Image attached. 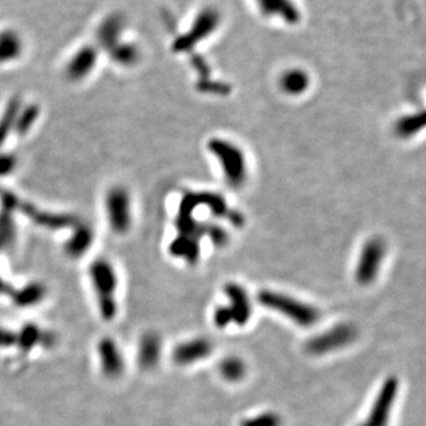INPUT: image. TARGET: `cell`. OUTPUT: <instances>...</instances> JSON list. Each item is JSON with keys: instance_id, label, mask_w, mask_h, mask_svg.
Segmentation results:
<instances>
[{"instance_id": "obj_3", "label": "cell", "mask_w": 426, "mask_h": 426, "mask_svg": "<svg viewBox=\"0 0 426 426\" xmlns=\"http://www.w3.org/2000/svg\"><path fill=\"white\" fill-rule=\"evenodd\" d=\"M105 216L110 230L116 235H126L133 224L131 195L123 186H113L105 195Z\"/></svg>"}, {"instance_id": "obj_8", "label": "cell", "mask_w": 426, "mask_h": 426, "mask_svg": "<svg viewBox=\"0 0 426 426\" xmlns=\"http://www.w3.org/2000/svg\"><path fill=\"white\" fill-rule=\"evenodd\" d=\"M99 60V51L95 47L87 45L79 49L70 58L66 68V79L73 82H79L92 74Z\"/></svg>"}, {"instance_id": "obj_10", "label": "cell", "mask_w": 426, "mask_h": 426, "mask_svg": "<svg viewBox=\"0 0 426 426\" xmlns=\"http://www.w3.org/2000/svg\"><path fill=\"white\" fill-rule=\"evenodd\" d=\"M211 351L212 346L208 340H191L175 347L173 359L179 365H188L208 357L211 354Z\"/></svg>"}, {"instance_id": "obj_1", "label": "cell", "mask_w": 426, "mask_h": 426, "mask_svg": "<svg viewBox=\"0 0 426 426\" xmlns=\"http://www.w3.org/2000/svg\"><path fill=\"white\" fill-rule=\"evenodd\" d=\"M89 276L95 290L101 316L105 321L113 320L118 312L116 292L118 281L116 270L108 260L99 258L90 264Z\"/></svg>"}, {"instance_id": "obj_30", "label": "cell", "mask_w": 426, "mask_h": 426, "mask_svg": "<svg viewBox=\"0 0 426 426\" xmlns=\"http://www.w3.org/2000/svg\"><path fill=\"white\" fill-rule=\"evenodd\" d=\"M234 321L232 320V315H231L230 309L227 307H222V308H218L214 313V323L218 327H225Z\"/></svg>"}, {"instance_id": "obj_17", "label": "cell", "mask_w": 426, "mask_h": 426, "mask_svg": "<svg viewBox=\"0 0 426 426\" xmlns=\"http://www.w3.org/2000/svg\"><path fill=\"white\" fill-rule=\"evenodd\" d=\"M160 340L155 334L145 335L139 346V361L145 368L157 364L160 357Z\"/></svg>"}, {"instance_id": "obj_18", "label": "cell", "mask_w": 426, "mask_h": 426, "mask_svg": "<svg viewBox=\"0 0 426 426\" xmlns=\"http://www.w3.org/2000/svg\"><path fill=\"white\" fill-rule=\"evenodd\" d=\"M22 108V102L16 97L11 99L6 105L1 116H0V148L3 147L5 141L14 129L18 113Z\"/></svg>"}, {"instance_id": "obj_13", "label": "cell", "mask_w": 426, "mask_h": 426, "mask_svg": "<svg viewBox=\"0 0 426 426\" xmlns=\"http://www.w3.org/2000/svg\"><path fill=\"white\" fill-rule=\"evenodd\" d=\"M73 234L64 244V250L68 256L71 258H81L89 251L94 242V234L90 227L77 223L75 225Z\"/></svg>"}, {"instance_id": "obj_7", "label": "cell", "mask_w": 426, "mask_h": 426, "mask_svg": "<svg viewBox=\"0 0 426 426\" xmlns=\"http://www.w3.org/2000/svg\"><path fill=\"white\" fill-rule=\"evenodd\" d=\"M17 211H21L23 214H25L37 225L49 229V230H62L66 227H75L79 223L70 214L44 211L30 203H22L21 200L18 203Z\"/></svg>"}, {"instance_id": "obj_24", "label": "cell", "mask_w": 426, "mask_h": 426, "mask_svg": "<svg viewBox=\"0 0 426 426\" xmlns=\"http://www.w3.org/2000/svg\"><path fill=\"white\" fill-rule=\"evenodd\" d=\"M309 79L307 75L299 70H292L283 76L281 86L284 92L290 95H300L308 88Z\"/></svg>"}, {"instance_id": "obj_15", "label": "cell", "mask_w": 426, "mask_h": 426, "mask_svg": "<svg viewBox=\"0 0 426 426\" xmlns=\"http://www.w3.org/2000/svg\"><path fill=\"white\" fill-rule=\"evenodd\" d=\"M23 42L17 32L4 30L0 32V63L14 61L22 55Z\"/></svg>"}, {"instance_id": "obj_31", "label": "cell", "mask_w": 426, "mask_h": 426, "mask_svg": "<svg viewBox=\"0 0 426 426\" xmlns=\"http://www.w3.org/2000/svg\"><path fill=\"white\" fill-rule=\"evenodd\" d=\"M17 342V333L9 331L5 328H0V347H12Z\"/></svg>"}, {"instance_id": "obj_4", "label": "cell", "mask_w": 426, "mask_h": 426, "mask_svg": "<svg viewBox=\"0 0 426 426\" xmlns=\"http://www.w3.org/2000/svg\"><path fill=\"white\" fill-rule=\"evenodd\" d=\"M209 148L213 155H216L221 161L227 183L231 186H240L245 180L247 167L243 153L240 148L221 139L211 140Z\"/></svg>"}, {"instance_id": "obj_26", "label": "cell", "mask_w": 426, "mask_h": 426, "mask_svg": "<svg viewBox=\"0 0 426 426\" xmlns=\"http://www.w3.org/2000/svg\"><path fill=\"white\" fill-rule=\"evenodd\" d=\"M281 419L274 413H262L256 417L244 421L242 426H279Z\"/></svg>"}, {"instance_id": "obj_9", "label": "cell", "mask_w": 426, "mask_h": 426, "mask_svg": "<svg viewBox=\"0 0 426 426\" xmlns=\"http://www.w3.org/2000/svg\"><path fill=\"white\" fill-rule=\"evenodd\" d=\"M126 27V19L120 14H113L105 17L96 32L97 43L107 51L120 43V38Z\"/></svg>"}, {"instance_id": "obj_12", "label": "cell", "mask_w": 426, "mask_h": 426, "mask_svg": "<svg viewBox=\"0 0 426 426\" xmlns=\"http://www.w3.org/2000/svg\"><path fill=\"white\" fill-rule=\"evenodd\" d=\"M101 367L105 375L118 377L123 371V360L118 346L112 339H103L99 344Z\"/></svg>"}, {"instance_id": "obj_21", "label": "cell", "mask_w": 426, "mask_h": 426, "mask_svg": "<svg viewBox=\"0 0 426 426\" xmlns=\"http://www.w3.org/2000/svg\"><path fill=\"white\" fill-rule=\"evenodd\" d=\"M108 53H110L112 60L121 66H133L140 58L139 49L131 43L120 42L112 50H109Z\"/></svg>"}, {"instance_id": "obj_25", "label": "cell", "mask_w": 426, "mask_h": 426, "mask_svg": "<svg viewBox=\"0 0 426 426\" xmlns=\"http://www.w3.org/2000/svg\"><path fill=\"white\" fill-rule=\"evenodd\" d=\"M221 373L229 381H237L243 378L245 374V366L243 361L237 358H227L221 364Z\"/></svg>"}, {"instance_id": "obj_11", "label": "cell", "mask_w": 426, "mask_h": 426, "mask_svg": "<svg viewBox=\"0 0 426 426\" xmlns=\"http://www.w3.org/2000/svg\"><path fill=\"white\" fill-rule=\"evenodd\" d=\"M227 297L230 299V309L232 320L237 325H244L248 322L251 315V305L249 301L248 294L238 284L230 283L225 288Z\"/></svg>"}, {"instance_id": "obj_5", "label": "cell", "mask_w": 426, "mask_h": 426, "mask_svg": "<svg viewBox=\"0 0 426 426\" xmlns=\"http://www.w3.org/2000/svg\"><path fill=\"white\" fill-rule=\"evenodd\" d=\"M384 255H385V245L381 240H371L366 243L355 271L358 282L361 284H368L377 277Z\"/></svg>"}, {"instance_id": "obj_16", "label": "cell", "mask_w": 426, "mask_h": 426, "mask_svg": "<svg viewBox=\"0 0 426 426\" xmlns=\"http://www.w3.org/2000/svg\"><path fill=\"white\" fill-rule=\"evenodd\" d=\"M45 294H47V288L44 287L43 284L30 283L18 290L14 289L11 299L14 301V303L19 307H29V305H37L38 302L43 300Z\"/></svg>"}, {"instance_id": "obj_20", "label": "cell", "mask_w": 426, "mask_h": 426, "mask_svg": "<svg viewBox=\"0 0 426 426\" xmlns=\"http://www.w3.org/2000/svg\"><path fill=\"white\" fill-rule=\"evenodd\" d=\"M12 213L3 209L0 211V253L12 248L17 240V229Z\"/></svg>"}, {"instance_id": "obj_23", "label": "cell", "mask_w": 426, "mask_h": 426, "mask_svg": "<svg viewBox=\"0 0 426 426\" xmlns=\"http://www.w3.org/2000/svg\"><path fill=\"white\" fill-rule=\"evenodd\" d=\"M425 126V114L417 113L408 115L397 122L396 133L401 138H411Z\"/></svg>"}, {"instance_id": "obj_22", "label": "cell", "mask_w": 426, "mask_h": 426, "mask_svg": "<svg viewBox=\"0 0 426 426\" xmlns=\"http://www.w3.org/2000/svg\"><path fill=\"white\" fill-rule=\"evenodd\" d=\"M40 116V107L37 105H30L25 108H21L18 113L14 131L18 136H24L35 126L36 121Z\"/></svg>"}, {"instance_id": "obj_2", "label": "cell", "mask_w": 426, "mask_h": 426, "mask_svg": "<svg viewBox=\"0 0 426 426\" xmlns=\"http://www.w3.org/2000/svg\"><path fill=\"white\" fill-rule=\"evenodd\" d=\"M258 301L262 305L279 312L302 327L313 326L320 316L318 309L279 292L263 290L258 295Z\"/></svg>"}, {"instance_id": "obj_19", "label": "cell", "mask_w": 426, "mask_h": 426, "mask_svg": "<svg viewBox=\"0 0 426 426\" xmlns=\"http://www.w3.org/2000/svg\"><path fill=\"white\" fill-rule=\"evenodd\" d=\"M170 253L173 256L181 257L188 263L193 264L199 258V242L191 240L185 236L179 235L171 244Z\"/></svg>"}, {"instance_id": "obj_14", "label": "cell", "mask_w": 426, "mask_h": 426, "mask_svg": "<svg viewBox=\"0 0 426 426\" xmlns=\"http://www.w3.org/2000/svg\"><path fill=\"white\" fill-rule=\"evenodd\" d=\"M55 342V336L51 333L43 331L42 328L35 325H27L22 328V331L17 333V342L16 344L22 348L25 352H30L36 346L50 347Z\"/></svg>"}, {"instance_id": "obj_29", "label": "cell", "mask_w": 426, "mask_h": 426, "mask_svg": "<svg viewBox=\"0 0 426 426\" xmlns=\"http://www.w3.org/2000/svg\"><path fill=\"white\" fill-rule=\"evenodd\" d=\"M198 89L204 92H214V94H223L225 95L230 92V88L225 84H219V83L201 82L198 86Z\"/></svg>"}, {"instance_id": "obj_6", "label": "cell", "mask_w": 426, "mask_h": 426, "mask_svg": "<svg viewBox=\"0 0 426 426\" xmlns=\"http://www.w3.org/2000/svg\"><path fill=\"white\" fill-rule=\"evenodd\" d=\"M354 336L355 331L352 326L340 325L310 340L307 344V349L313 354H326L349 344Z\"/></svg>"}, {"instance_id": "obj_28", "label": "cell", "mask_w": 426, "mask_h": 426, "mask_svg": "<svg viewBox=\"0 0 426 426\" xmlns=\"http://www.w3.org/2000/svg\"><path fill=\"white\" fill-rule=\"evenodd\" d=\"M206 234L210 236V238L216 247H224L227 243V234L221 227L209 225Z\"/></svg>"}, {"instance_id": "obj_32", "label": "cell", "mask_w": 426, "mask_h": 426, "mask_svg": "<svg viewBox=\"0 0 426 426\" xmlns=\"http://www.w3.org/2000/svg\"><path fill=\"white\" fill-rule=\"evenodd\" d=\"M14 290V288L11 287L9 283L6 282V281L1 277V274H0V295L11 296Z\"/></svg>"}, {"instance_id": "obj_27", "label": "cell", "mask_w": 426, "mask_h": 426, "mask_svg": "<svg viewBox=\"0 0 426 426\" xmlns=\"http://www.w3.org/2000/svg\"><path fill=\"white\" fill-rule=\"evenodd\" d=\"M17 165L18 160L14 154L0 152V177L12 173Z\"/></svg>"}]
</instances>
